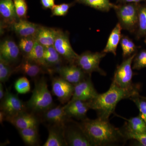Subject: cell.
I'll use <instances>...</instances> for the list:
<instances>
[{
	"mask_svg": "<svg viewBox=\"0 0 146 146\" xmlns=\"http://www.w3.org/2000/svg\"><path fill=\"white\" fill-rule=\"evenodd\" d=\"M79 125L93 146L117 145L126 140L123 131L112 125L109 120L86 118Z\"/></svg>",
	"mask_w": 146,
	"mask_h": 146,
	"instance_id": "1",
	"label": "cell"
},
{
	"mask_svg": "<svg viewBox=\"0 0 146 146\" xmlns=\"http://www.w3.org/2000/svg\"><path fill=\"white\" fill-rule=\"evenodd\" d=\"M139 89L128 90L122 89L112 82L106 92L98 94L94 99L90 101L91 109L94 110L97 112L98 118L109 120V117L115 111L118 103L121 100L129 99L139 94Z\"/></svg>",
	"mask_w": 146,
	"mask_h": 146,
	"instance_id": "2",
	"label": "cell"
},
{
	"mask_svg": "<svg viewBox=\"0 0 146 146\" xmlns=\"http://www.w3.org/2000/svg\"><path fill=\"white\" fill-rule=\"evenodd\" d=\"M26 105L33 112L43 113L53 107L52 96L44 78L35 82L31 97Z\"/></svg>",
	"mask_w": 146,
	"mask_h": 146,
	"instance_id": "3",
	"label": "cell"
},
{
	"mask_svg": "<svg viewBox=\"0 0 146 146\" xmlns=\"http://www.w3.org/2000/svg\"><path fill=\"white\" fill-rule=\"evenodd\" d=\"M139 7L140 6L137 3L115 5L114 9L123 29L130 33L135 31L138 27Z\"/></svg>",
	"mask_w": 146,
	"mask_h": 146,
	"instance_id": "4",
	"label": "cell"
},
{
	"mask_svg": "<svg viewBox=\"0 0 146 146\" xmlns=\"http://www.w3.org/2000/svg\"><path fill=\"white\" fill-rule=\"evenodd\" d=\"M134 53L129 56L117 67L112 82L120 88L125 90L139 89L132 83L133 72L131 64L136 55Z\"/></svg>",
	"mask_w": 146,
	"mask_h": 146,
	"instance_id": "5",
	"label": "cell"
},
{
	"mask_svg": "<svg viewBox=\"0 0 146 146\" xmlns=\"http://www.w3.org/2000/svg\"><path fill=\"white\" fill-rule=\"evenodd\" d=\"M106 54L103 52H85L78 56L76 64L89 75H91L92 72H97L102 75L106 76V73L100 68V64L102 59L106 55Z\"/></svg>",
	"mask_w": 146,
	"mask_h": 146,
	"instance_id": "6",
	"label": "cell"
},
{
	"mask_svg": "<svg viewBox=\"0 0 146 146\" xmlns=\"http://www.w3.org/2000/svg\"><path fill=\"white\" fill-rule=\"evenodd\" d=\"M1 110L5 112L7 117H13L20 113L26 112V104L22 101L17 95L11 93L7 89L5 96L1 100Z\"/></svg>",
	"mask_w": 146,
	"mask_h": 146,
	"instance_id": "7",
	"label": "cell"
},
{
	"mask_svg": "<svg viewBox=\"0 0 146 146\" xmlns=\"http://www.w3.org/2000/svg\"><path fill=\"white\" fill-rule=\"evenodd\" d=\"M53 46L59 54L70 64H76L79 55L72 48L69 36L67 33L58 31Z\"/></svg>",
	"mask_w": 146,
	"mask_h": 146,
	"instance_id": "8",
	"label": "cell"
},
{
	"mask_svg": "<svg viewBox=\"0 0 146 146\" xmlns=\"http://www.w3.org/2000/svg\"><path fill=\"white\" fill-rule=\"evenodd\" d=\"M67 126L65 124L64 127V136L67 145L70 146H92L79 123Z\"/></svg>",
	"mask_w": 146,
	"mask_h": 146,
	"instance_id": "9",
	"label": "cell"
},
{
	"mask_svg": "<svg viewBox=\"0 0 146 146\" xmlns=\"http://www.w3.org/2000/svg\"><path fill=\"white\" fill-rule=\"evenodd\" d=\"M53 94L62 104L68 103L72 97L74 85L61 78L56 77L52 82Z\"/></svg>",
	"mask_w": 146,
	"mask_h": 146,
	"instance_id": "10",
	"label": "cell"
},
{
	"mask_svg": "<svg viewBox=\"0 0 146 146\" xmlns=\"http://www.w3.org/2000/svg\"><path fill=\"white\" fill-rule=\"evenodd\" d=\"M90 77L74 85V91L71 101L80 100L84 101H90L98 95Z\"/></svg>",
	"mask_w": 146,
	"mask_h": 146,
	"instance_id": "11",
	"label": "cell"
},
{
	"mask_svg": "<svg viewBox=\"0 0 146 146\" xmlns=\"http://www.w3.org/2000/svg\"><path fill=\"white\" fill-rule=\"evenodd\" d=\"M58 72L60 77L74 85L88 78L86 75L88 74L76 64L60 67L58 69Z\"/></svg>",
	"mask_w": 146,
	"mask_h": 146,
	"instance_id": "12",
	"label": "cell"
},
{
	"mask_svg": "<svg viewBox=\"0 0 146 146\" xmlns=\"http://www.w3.org/2000/svg\"><path fill=\"white\" fill-rule=\"evenodd\" d=\"M91 109L90 101L80 100L70 101L65 105V111L68 117L81 120L86 119V113Z\"/></svg>",
	"mask_w": 146,
	"mask_h": 146,
	"instance_id": "13",
	"label": "cell"
},
{
	"mask_svg": "<svg viewBox=\"0 0 146 146\" xmlns=\"http://www.w3.org/2000/svg\"><path fill=\"white\" fill-rule=\"evenodd\" d=\"M6 121L11 123L18 129L37 127L39 124L37 118L31 113L22 112L13 117H7Z\"/></svg>",
	"mask_w": 146,
	"mask_h": 146,
	"instance_id": "14",
	"label": "cell"
},
{
	"mask_svg": "<svg viewBox=\"0 0 146 146\" xmlns=\"http://www.w3.org/2000/svg\"><path fill=\"white\" fill-rule=\"evenodd\" d=\"M44 119L50 124V125L64 127L70 121L65 111V105L52 107L44 112Z\"/></svg>",
	"mask_w": 146,
	"mask_h": 146,
	"instance_id": "15",
	"label": "cell"
},
{
	"mask_svg": "<svg viewBox=\"0 0 146 146\" xmlns=\"http://www.w3.org/2000/svg\"><path fill=\"white\" fill-rule=\"evenodd\" d=\"M20 48L11 39L3 41L0 46V57L11 64L18 60L20 55Z\"/></svg>",
	"mask_w": 146,
	"mask_h": 146,
	"instance_id": "16",
	"label": "cell"
},
{
	"mask_svg": "<svg viewBox=\"0 0 146 146\" xmlns=\"http://www.w3.org/2000/svg\"><path fill=\"white\" fill-rule=\"evenodd\" d=\"M64 127L50 125L48 127V136L43 146L67 145L64 136Z\"/></svg>",
	"mask_w": 146,
	"mask_h": 146,
	"instance_id": "17",
	"label": "cell"
},
{
	"mask_svg": "<svg viewBox=\"0 0 146 146\" xmlns=\"http://www.w3.org/2000/svg\"><path fill=\"white\" fill-rule=\"evenodd\" d=\"M40 26L34 23L22 19H19L12 24L13 30L21 37L35 36Z\"/></svg>",
	"mask_w": 146,
	"mask_h": 146,
	"instance_id": "18",
	"label": "cell"
},
{
	"mask_svg": "<svg viewBox=\"0 0 146 146\" xmlns=\"http://www.w3.org/2000/svg\"><path fill=\"white\" fill-rule=\"evenodd\" d=\"M58 31L53 28L40 26L36 35L35 39L44 47L54 46Z\"/></svg>",
	"mask_w": 146,
	"mask_h": 146,
	"instance_id": "19",
	"label": "cell"
},
{
	"mask_svg": "<svg viewBox=\"0 0 146 146\" xmlns=\"http://www.w3.org/2000/svg\"><path fill=\"white\" fill-rule=\"evenodd\" d=\"M43 67L25 58L15 69L14 72H20L30 77L35 78L43 73Z\"/></svg>",
	"mask_w": 146,
	"mask_h": 146,
	"instance_id": "20",
	"label": "cell"
},
{
	"mask_svg": "<svg viewBox=\"0 0 146 146\" xmlns=\"http://www.w3.org/2000/svg\"><path fill=\"white\" fill-rule=\"evenodd\" d=\"M0 13L5 21L12 25L20 19L16 14L13 0H1Z\"/></svg>",
	"mask_w": 146,
	"mask_h": 146,
	"instance_id": "21",
	"label": "cell"
},
{
	"mask_svg": "<svg viewBox=\"0 0 146 146\" xmlns=\"http://www.w3.org/2000/svg\"><path fill=\"white\" fill-rule=\"evenodd\" d=\"M122 29L119 23L117 24L110 35L107 44L103 52L111 53L116 56L117 48L122 37L121 31Z\"/></svg>",
	"mask_w": 146,
	"mask_h": 146,
	"instance_id": "22",
	"label": "cell"
},
{
	"mask_svg": "<svg viewBox=\"0 0 146 146\" xmlns=\"http://www.w3.org/2000/svg\"><path fill=\"white\" fill-rule=\"evenodd\" d=\"M125 125L124 131L123 133H146V123L140 115L130 118Z\"/></svg>",
	"mask_w": 146,
	"mask_h": 146,
	"instance_id": "23",
	"label": "cell"
},
{
	"mask_svg": "<svg viewBox=\"0 0 146 146\" xmlns=\"http://www.w3.org/2000/svg\"><path fill=\"white\" fill-rule=\"evenodd\" d=\"M45 47L36 41L31 52L25 56L27 59L38 64L43 68H47L44 59Z\"/></svg>",
	"mask_w": 146,
	"mask_h": 146,
	"instance_id": "24",
	"label": "cell"
},
{
	"mask_svg": "<svg viewBox=\"0 0 146 146\" xmlns=\"http://www.w3.org/2000/svg\"><path fill=\"white\" fill-rule=\"evenodd\" d=\"M19 134L24 143L29 146H35L39 141L38 127L18 130Z\"/></svg>",
	"mask_w": 146,
	"mask_h": 146,
	"instance_id": "25",
	"label": "cell"
},
{
	"mask_svg": "<svg viewBox=\"0 0 146 146\" xmlns=\"http://www.w3.org/2000/svg\"><path fill=\"white\" fill-rule=\"evenodd\" d=\"M78 2L101 11L107 12L114 9L116 5L110 2V0H76Z\"/></svg>",
	"mask_w": 146,
	"mask_h": 146,
	"instance_id": "26",
	"label": "cell"
},
{
	"mask_svg": "<svg viewBox=\"0 0 146 146\" xmlns=\"http://www.w3.org/2000/svg\"><path fill=\"white\" fill-rule=\"evenodd\" d=\"M60 56L53 46L45 47L44 59L47 68L60 64L61 61Z\"/></svg>",
	"mask_w": 146,
	"mask_h": 146,
	"instance_id": "27",
	"label": "cell"
},
{
	"mask_svg": "<svg viewBox=\"0 0 146 146\" xmlns=\"http://www.w3.org/2000/svg\"><path fill=\"white\" fill-rule=\"evenodd\" d=\"M120 43L124 58L130 56L136 50V46L134 42L127 36H122Z\"/></svg>",
	"mask_w": 146,
	"mask_h": 146,
	"instance_id": "28",
	"label": "cell"
},
{
	"mask_svg": "<svg viewBox=\"0 0 146 146\" xmlns=\"http://www.w3.org/2000/svg\"><path fill=\"white\" fill-rule=\"evenodd\" d=\"M14 73V69L10 63L0 57V82L3 83L7 82Z\"/></svg>",
	"mask_w": 146,
	"mask_h": 146,
	"instance_id": "29",
	"label": "cell"
},
{
	"mask_svg": "<svg viewBox=\"0 0 146 146\" xmlns=\"http://www.w3.org/2000/svg\"><path fill=\"white\" fill-rule=\"evenodd\" d=\"M137 37L146 34V6H140L138 11Z\"/></svg>",
	"mask_w": 146,
	"mask_h": 146,
	"instance_id": "30",
	"label": "cell"
},
{
	"mask_svg": "<svg viewBox=\"0 0 146 146\" xmlns=\"http://www.w3.org/2000/svg\"><path fill=\"white\" fill-rule=\"evenodd\" d=\"M36 40L35 36L21 37L19 43L20 50L25 54V56L29 54L33 48Z\"/></svg>",
	"mask_w": 146,
	"mask_h": 146,
	"instance_id": "31",
	"label": "cell"
},
{
	"mask_svg": "<svg viewBox=\"0 0 146 146\" xmlns=\"http://www.w3.org/2000/svg\"><path fill=\"white\" fill-rule=\"evenodd\" d=\"M139 110V115L146 123V97L141 96L139 94L130 98Z\"/></svg>",
	"mask_w": 146,
	"mask_h": 146,
	"instance_id": "32",
	"label": "cell"
},
{
	"mask_svg": "<svg viewBox=\"0 0 146 146\" xmlns=\"http://www.w3.org/2000/svg\"><path fill=\"white\" fill-rule=\"evenodd\" d=\"M14 87L19 94H25L30 92V84L27 78L25 77L18 78L14 84Z\"/></svg>",
	"mask_w": 146,
	"mask_h": 146,
	"instance_id": "33",
	"label": "cell"
},
{
	"mask_svg": "<svg viewBox=\"0 0 146 146\" xmlns=\"http://www.w3.org/2000/svg\"><path fill=\"white\" fill-rule=\"evenodd\" d=\"M16 14L19 19H25L27 12V6L25 0H13Z\"/></svg>",
	"mask_w": 146,
	"mask_h": 146,
	"instance_id": "34",
	"label": "cell"
},
{
	"mask_svg": "<svg viewBox=\"0 0 146 146\" xmlns=\"http://www.w3.org/2000/svg\"><path fill=\"white\" fill-rule=\"evenodd\" d=\"M132 68L139 70L146 68V50H143L136 55L133 60Z\"/></svg>",
	"mask_w": 146,
	"mask_h": 146,
	"instance_id": "35",
	"label": "cell"
},
{
	"mask_svg": "<svg viewBox=\"0 0 146 146\" xmlns=\"http://www.w3.org/2000/svg\"><path fill=\"white\" fill-rule=\"evenodd\" d=\"M71 5L70 4L66 3L54 5L51 9L53 16H65L68 13Z\"/></svg>",
	"mask_w": 146,
	"mask_h": 146,
	"instance_id": "36",
	"label": "cell"
},
{
	"mask_svg": "<svg viewBox=\"0 0 146 146\" xmlns=\"http://www.w3.org/2000/svg\"><path fill=\"white\" fill-rule=\"evenodd\" d=\"M126 140L133 139L140 143L141 145L146 146V133H123Z\"/></svg>",
	"mask_w": 146,
	"mask_h": 146,
	"instance_id": "37",
	"label": "cell"
},
{
	"mask_svg": "<svg viewBox=\"0 0 146 146\" xmlns=\"http://www.w3.org/2000/svg\"><path fill=\"white\" fill-rule=\"evenodd\" d=\"M41 3L44 8L52 9L54 4V0H41Z\"/></svg>",
	"mask_w": 146,
	"mask_h": 146,
	"instance_id": "38",
	"label": "cell"
},
{
	"mask_svg": "<svg viewBox=\"0 0 146 146\" xmlns=\"http://www.w3.org/2000/svg\"><path fill=\"white\" fill-rule=\"evenodd\" d=\"M145 1V0H117V1L118 3L122 4L128 3H138L141 1Z\"/></svg>",
	"mask_w": 146,
	"mask_h": 146,
	"instance_id": "39",
	"label": "cell"
},
{
	"mask_svg": "<svg viewBox=\"0 0 146 146\" xmlns=\"http://www.w3.org/2000/svg\"><path fill=\"white\" fill-rule=\"evenodd\" d=\"M7 115L5 112L2 110L0 111V123L1 124H3V123L5 121H6Z\"/></svg>",
	"mask_w": 146,
	"mask_h": 146,
	"instance_id": "40",
	"label": "cell"
},
{
	"mask_svg": "<svg viewBox=\"0 0 146 146\" xmlns=\"http://www.w3.org/2000/svg\"><path fill=\"white\" fill-rule=\"evenodd\" d=\"M5 91L4 90L3 86V83H0V100H1L5 96Z\"/></svg>",
	"mask_w": 146,
	"mask_h": 146,
	"instance_id": "41",
	"label": "cell"
},
{
	"mask_svg": "<svg viewBox=\"0 0 146 146\" xmlns=\"http://www.w3.org/2000/svg\"><path fill=\"white\" fill-rule=\"evenodd\" d=\"M145 43H146V39H145Z\"/></svg>",
	"mask_w": 146,
	"mask_h": 146,
	"instance_id": "42",
	"label": "cell"
}]
</instances>
